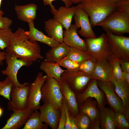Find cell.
Returning a JSON list of instances; mask_svg holds the SVG:
<instances>
[{"instance_id": "ee69618b", "label": "cell", "mask_w": 129, "mask_h": 129, "mask_svg": "<svg viewBox=\"0 0 129 129\" xmlns=\"http://www.w3.org/2000/svg\"><path fill=\"white\" fill-rule=\"evenodd\" d=\"M6 54L5 51H0V65H3V61L5 59Z\"/></svg>"}, {"instance_id": "d4e9b609", "label": "cell", "mask_w": 129, "mask_h": 129, "mask_svg": "<svg viewBox=\"0 0 129 129\" xmlns=\"http://www.w3.org/2000/svg\"><path fill=\"white\" fill-rule=\"evenodd\" d=\"M111 81L115 86V91L121 100L123 107L129 111V86L124 81L113 78Z\"/></svg>"}, {"instance_id": "ba28073f", "label": "cell", "mask_w": 129, "mask_h": 129, "mask_svg": "<svg viewBox=\"0 0 129 129\" xmlns=\"http://www.w3.org/2000/svg\"><path fill=\"white\" fill-rule=\"evenodd\" d=\"M61 78L66 81L76 95L83 92L93 79L91 75L79 70L73 72L67 70L62 73Z\"/></svg>"}, {"instance_id": "9a60e30c", "label": "cell", "mask_w": 129, "mask_h": 129, "mask_svg": "<svg viewBox=\"0 0 129 129\" xmlns=\"http://www.w3.org/2000/svg\"><path fill=\"white\" fill-rule=\"evenodd\" d=\"M78 29L74 24H71L68 29L63 31V42L70 47L85 52L87 49L86 41L79 36Z\"/></svg>"}, {"instance_id": "83f0119b", "label": "cell", "mask_w": 129, "mask_h": 129, "mask_svg": "<svg viewBox=\"0 0 129 129\" xmlns=\"http://www.w3.org/2000/svg\"><path fill=\"white\" fill-rule=\"evenodd\" d=\"M40 114L38 110L33 111L27 120L22 129H48V126L41 121Z\"/></svg>"}, {"instance_id": "d6a6232c", "label": "cell", "mask_w": 129, "mask_h": 129, "mask_svg": "<svg viewBox=\"0 0 129 129\" xmlns=\"http://www.w3.org/2000/svg\"><path fill=\"white\" fill-rule=\"evenodd\" d=\"M60 66H62L71 72H76L79 71L80 64L65 57L56 62Z\"/></svg>"}, {"instance_id": "7402d4cb", "label": "cell", "mask_w": 129, "mask_h": 129, "mask_svg": "<svg viewBox=\"0 0 129 129\" xmlns=\"http://www.w3.org/2000/svg\"><path fill=\"white\" fill-rule=\"evenodd\" d=\"M44 28L47 36L59 43L63 42V31L62 25L54 18L44 22Z\"/></svg>"}, {"instance_id": "cb8c5ba5", "label": "cell", "mask_w": 129, "mask_h": 129, "mask_svg": "<svg viewBox=\"0 0 129 129\" xmlns=\"http://www.w3.org/2000/svg\"><path fill=\"white\" fill-rule=\"evenodd\" d=\"M79 112L87 115L91 120V122L100 118V110L96 100L89 97L86 99L82 104L79 106Z\"/></svg>"}, {"instance_id": "f907efd6", "label": "cell", "mask_w": 129, "mask_h": 129, "mask_svg": "<svg viewBox=\"0 0 129 129\" xmlns=\"http://www.w3.org/2000/svg\"><path fill=\"white\" fill-rule=\"evenodd\" d=\"M121 0V1H122V0Z\"/></svg>"}, {"instance_id": "9c48e42d", "label": "cell", "mask_w": 129, "mask_h": 129, "mask_svg": "<svg viewBox=\"0 0 129 129\" xmlns=\"http://www.w3.org/2000/svg\"><path fill=\"white\" fill-rule=\"evenodd\" d=\"M99 88L104 93L106 102L114 112H119L124 114L126 110L123 106L121 99L116 93L115 86L111 81H103L97 80Z\"/></svg>"}, {"instance_id": "c3c4849f", "label": "cell", "mask_w": 129, "mask_h": 129, "mask_svg": "<svg viewBox=\"0 0 129 129\" xmlns=\"http://www.w3.org/2000/svg\"><path fill=\"white\" fill-rule=\"evenodd\" d=\"M3 112V109L0 107V118L2 115Z\"/></svg>"}, {"instance_id": "f35d334b", "label": "cell", "mask_w": 129, "mask_h": 129, "mask_svg": "<svg viewBox=\"0 0 129 129\" xmlns=\"http://www.w3.org/2000/svg\"><path fill=\"white\" fill-rule=\"evenodd\" d=\"M60 110V116L57 129H64L66 117L65 109L63 102Z\"/></svg>"}, {"instance_id": "7a4b0ae2", "label": "cell", "mask_w": 129, "mask_h": 129, "mask_svg": "<svg viewBox=\"0 0 129 129\" xmlns=\"http://www.w3.org/2000/svg\"><path fill=\"white\" fill-rule=\"evenodd\" d=\"M76 6L88 15L93 27L116 10V3L112 0H80Z\"/></svg>"}, {"instance_id": "52a82bcc", "label": "cell", "mask_w": 129, "mask_h": 129, "mask_svg": "<svg viewBox=\"0 0 129 129\" xmlns=\"http://www.w3.org/2000/svg\"><path fill=\"white\" fill-rule=\"evenodd\" d=\"M5 60L7 66L5 70L1 71L2 74L6 75L13 82L14 85L17 87H20L26 84L28 82L22 84L19 83L17 78V73L22 67L30 66L33 62L17 58L13 55L7 53Z\"/></svg>"}, {"instance_id": "d6986e66", "label": "cell", "mask_w": 129, "mask_h": 129, "mask_svg": "<svg viewBox=\"0 0 129 129\" xmlns=\"http://www.w3.org/2000/svg\"><path fill=\"white\" fill-rule=\"evenodd\" d=\"M95 68L91 75L93 79L103 81H111L113 78L112 63L96 61Z\"/></svg>"}, {"instance_id": "7dc6e473", "label": "cell", "mask_w": 129, "mask_h": 129, "mask_svg": "<svg viewBox=\"0 0 129 129\" xmlns=\"http://www.w3.org/2000/svg\"><path fill=\"white\" fill-rule=\"evenodd\" d=\"M3 0H0V16H3L4 14V11L0 9V7L2 1Z\"/></svg>"}, {"instance_id": "7bdbcfd3", "label": "cell", "mask_w": 129, "mask_h": 129, "mask_svg": "<svg viewBox=\"0 0 129 129\" xmlns=\"http://www.w3.org/2000/svg\"><path fill=\"white\" fill-rule=\"evenodd\" d=\"M70 129H78L74 118V116L70 113Z\"/></svg>"}, {"instance_id": "e0dca14e", "label": "cell", "mask_w": 129, "mask_h": 129, "mask_svg": "<svg viewBox=\"0 0 129 129\" xmlns=\"http://www.w3.org/2000/svg\"><path fill=\"white\" fill-rule=\"evenodd\" d=\"M61 90L67 104L70 113L75 116L79 113L76 94L62 78L58 81Z\"/></svg>"}, {"instance_id": "d590c367", "label": "cell", "mask_w": 129, "mask_h": 129, "mask_svg": "<svg viewBox=\"0 0 129 129\" xmlns=\"http://www.w3.org/2000/svg\"><path fill=\"white\" fill-rule=\"evenodd\" d=\"M112 64L113 78L118 81L124 80L123 71L119 61L115 59L113 61Z\"/></svg>"}, {"instance_id": "30bf717a", "label": "cell", "mask_w": 129, "mask_h": 129, "mask_svg": "<svg viewBox=\"0 0 129 129\" xmlns=\"http://www.w3.org/2000/svg\"><path fill=\"white\" fill-rule=\"evenodd\" d=\"M30 84L18 87L14 84L10 94L11 100L8 103L7 109L14 110H24L27 108V101Z\"/></svg>"}, {"instance_id": "1f68e13d", "label": "cell", "mask_w": 129, "mask_h": 129, "mask_svg": "<svg viewBox=\"0 0 129 129\" xmlns=\"http://www.w3.org/2000/svg\"><path fill=\"white\" fill-rule=\"evenodd\" d=\"M96 63V61L92 58L85 60L80 64L79 70L91 75L94 71Z\"/></svg>"}, {"instance_id": "74e56055", "label": "cell", "mask_w": 129, "mask_h": 129, "mask_svg": "<svg viewBox=\"0 0 129 129\" xmlns=\"http://www.w3.org/2000/svg\"><path fill=\"white\" fill-rule=\"evenodd\" d=\"M43 2V5L45 6L47 5H49L50 7V11L53 15L57 11L54 6L52 5V2L55 0H42ZM64 4L65 6L69 8L71 7L72 4L69 0H61Z\"/></svg>"}, {"instance_id": "60d3db41", "label": "cell", "mask_w": 129, "mask_h": 129, "mask_svg": "<svg viewBox=\"0 0 129 129\" xmlns=\"http://www.w3.org/2000/svg\"><path fill=\"white\" fill-rule=\"evenodd\" d=\"M63 103L64 107L66 113V120L64 129H70V112L64 96L63 100Z\"/></svg>"}, {"instance_id": "f546056e", "label": "cell", "mask_w": 129, "mask_h": 129, "mask_svg": "<svg viewBox=\"0 0 129 129\" xmlns=\"http://www.w3.org/2000/svg\"><path fill=\"white\" fill-rule=\"evenodd\" d=\"M13 85V82L7 76L4 81H0V96L10 101L11 100L10 93Z\"/></svg>"}, {"instance_id": "603a6c76", "label": "cell", "mask_w": 129, "mask_h": 129, "mask_svg": "<svg viewBox=\"0 0 129 129\" xmlns=\"http://www.w3.org/2000/svg\"><path fill=\"white\" fill-rule=\"evenodd\" d=\"M70 47L63 42L49 50L45 54L44 61L56 62L66 57L69 54Z\"/></svg>"}, {"instance_id": "ffe728a7", "label": "cell", "mask_w": 129, "mask_h": 129, "mask_svg": "<svg viewBox=\"0 0 129 129\" xmlns=\"http://www.w3.org/2000/svg\"><path fill=\"white\" fill-rule=\"evenodd\" d=\"M77 8L76 6L69 8L60 6L53 14V18L58 22L65 30H68L71 25L74 15Z\"/></svg>"}, {"instance_id": "836d02e7", "label": "cell", "mask_w": 129, "mask_h": 129, "mask_svg": "<svg viewBox=\"0 0 129 129\" xmlns=\"http://www.w3.org/2000/svg\"><path fill=\"white\" fill-rule=\"evenodd\" d=\"M13 32L10 28L0 29V49L4 50L7 47Z\"/></svg>"}, {"instance_id": "e575fe53", "label": "cell", "mask_w": 129, "mask_h": 129, "mask_svg": "<svg viewBox=\"0 0 129 129\" xmlns=\"http://www.w3.org/2000/svg\"><path fill=\"white\" fill-rule=\"evenodd\" d=\"M114 118L117 128L129 129V122L127 120L124 113L119 112H114Z\"/></svg>"}, {"instance_id": "8992f818", "label": "cell", "mask_w": 129, "mask_h": 129, "mask_svg": "<svg viewBox=\"0 0 129 129\" xmlns=\"http://www.w3.org/2000/svg\"><path fill=\"white\" fill-rule=\"evenodd\" d=\"M108 42L114 58L119 62L129 61V37L118 35L113 34L104 28Z\"/></svg>"}, {"instance_id": "5bb4252c", "label": "cell", "mask_w": 129, "mask_h": 129, "mask_svg": "<svg viewBox=\"0 0 129 129\" xmlns=\"http://www.w3.org/2000/svg\"><path fill=\"white\" fill-rule=\"evenodd\" d=\"M39 110L41 121L52 129H57L60 116V110L55 109L46 103L40 106Z\"/></svg>"}, {"instance_id": "44dd1931", "label": "cell", "mask_w": 129, "mask_h": 129, "mask_svg": "<svg viewBox=\"0 0 129 129\" xmlns=\"http://www.w3.org/2000/svg\"><path fill=\"white\" fill-rule=\"evenodd\" d=\"M37 7L36 4L32 3L24 5H17L14 9L18 19L28 23L36 18Z\"/></svg>"}, {"instance_id": "b9f144b4", "label": "cell", "mask_w": 129, "mask_h": 129, "mask_svg": "<svg viewBox=\"0 0 129 129\" xmlns=\"http://www.w3.org/2000/svg\"><path fill=\"white\" fill-rule=\"evenodd\" d=\"M119 63L123 71L129 73V61H122Z\"/></svg>"}, {"instance_id": "f1b7e54d", "label": "cell", "mask_w": 129, "mask_h": 129, "mask_svg": "<svg viewBox=\"0 0 129 129\" xmlns=\"http://www.w3.org/2000/svg\"><path fill=\"white\" fill-rule=\"evenodd\" d=\"M65 58L80 64L85 60L92 58L85 52L70 47L69 54Z\"/></svg>"}, {"instance_id": "ab89813d", "label": "cell", "mask_w": 129, "mask_h": 129, "mask_svg": "<svg viewBox=\"0 0 129 129\" xmlns=\"http://www.w3.org/2000/svg\"><path fill=\"white\" fill-rule=\"evenodd\" d=\"M0 16V29L10 27L13 23L12 20L6 17Z\"/></svg>"}, {"instance_id": "ac0fdd59", "label": "cell", "mask_w": 129, "mask_h": 129, "mask_svg": "<svg viewBox=\"0 0 129 129\" xmlns=\"http://www.w3.org/2000/svg\"><path fill=\"white\" fill-rule=\"evenodd\" d=\"M29 30L25 31L26 34L31 40L45 44L51 48L54 47L59 43L50 38L38 30L35 26L34 21L28 23Z\"/></svg>"}, {"instance_id": "484cf974", "label": "cell", "mask_w": 129, "mask_h": 129, "mask_svg": "<svg viewBox=\"0 0 129 129\" xmlns=\"http://www.w3.org/2000/svg\"><path fill=\"white\" fill-rule=\"evenodd\" d=\"M99 110L100 129H116V128L114 120V112L110 108L105 106Z\"/></svg>"}, {"instance_id": "4dcf8cb0", "label": "cell", "mask_w": 129, "mask_h": 129, "mask_svg": "<svg viewBox=\"0 0 129 129\" xmlns=\"http://www.w3.org/2000/svg\"><path fill=\"white\" fill-rule=\"evenodd\" d=\"M74 118L78 129H89L91 120L86 114L79 112L74 116Z\"/></svg>"}, {"instance_id": "bcb514c9", "label": "cell", "mask_w": 129, "mask_h": 129, "mask_svg": "<svg viewBox=\"0 0 129 129\" xmlns=\"http://www.w3.org/2000/svg\"><path fill=\"white\" fill-rule=\"evenodd\" d=\"M72 4H78L80 1V0H69Z\"/></svg>"}, {"instance_id": "f6af8a7d", "label": "cell", "mask_w": 129, "mask_h": 129, "mask_svg": "<svg viewBox=\"0 0 129 129\" xmlns=\"http://www.w3.org/2000/svg\"><path fill=\"white\" fill-rule=\"evenodd\" d=\"M124 81L129 86V73L123 71Z\"/></svg>"}, {"instance_id": "7c38bea8", "label": "cell", "mask_w": 129, "mask_h": 129, "mask_svg": "<svg viewBox=\"0 0 129 129\" xmlns=\"http://www.w3.org/2000/svg\"><path fill=\"white\" fill-rule=\"evenodd\" d=\"M79 106L82 104L88 98H94L97 102L99 110L105 106L106 102L104 94L98 86L97 80L92 79L87 87L81 93L76 95Z\"/></svg>"}, {"instance_id": "681fc988", "label": "cell", "mask_w": 129, "mask_h": 129, "mask_svg": "<svg viewBox=\"0 0 129 129\" xmlns=\"http://www.w3.org/2000/svg\"><path fill=\"white\" fill-rule=\"evenodd\" d=\"M113 2L115 3H116L117 2L121 1V0H112Z\"/></svg>"}, {"instance_id": "8d00e7d4", "label": "cell", "mask_w": 129, "mask_h": 129, "mask_svg": "<svg viewBox=\"0 0 129 129\" xmlns=\"http://www.w3.org/2000/svg\"><path fill=\"white\" fill-rule=\"evenodd\" d=\"M115 3L117 11L122 12L129 13V0L120 1Z\"/></svg>"}, {"instance_id": "3957f363", "label": "cell", "mask_w": 129, "mask_h": 129, "mask_svg": "<svg viewBox=\"0 0 129 129\" xmlns=\"http://www.w3.org/2000/svg\"><path fill=\"white\" fill-rule=\"evenodd\" d=\"M85 40L87 46L85 52L96 61L112 63L116 59L112 54L106 33H103L97 38Z\"/></svg>"}, {"instance_id": "5b68a950", "label": "cell", "mask_w": 129, "mask_h": 129, "mask_svg": "<svg viewBox=\"0 0 129 129\" xmlns=\"http://www.w3.org/2000/svg\"><path fill=\"white\" fill-rule=\"evenodd\" d=\"M96 26L105 28L113 34L122 35L129 33V13L122 12L116 10Z\"/></svg>"}, {"instance_id": "277c9868", "label": "cell", "mask_w": 129, "mask_h": 129, "mask_svg": "<svg viewBox=\"0 0 129 129\" xmlns=\"http://www.w3.org/2000/svg\"><path fill=\"white\" fill-rule=\"evenodd\" d=\"M43 102L50 104L56 109H61L63 95L59 81L54 78L47 77L41 87Z\"/></svg>"}, {"instance_id": "6da1fadb", "label": "cell", "mask_w": 129, "mask_h": 129, "mask_svg": "<svg viewBox=\"0 0 129 129\" xmlns=\"http://www.w3.org/2000/svg\"><path fill=\"white\" fill-rule=\"evenodd\" d=\"M23 28L19 27L13 32L9 44L5 49L6 53L32 62L38 59H43L41 48L37 42L30 40L26 34Z\"/></svg>"}, {"instance_id": "2e32d148", "label": "cell", "mask_w": 129, "mask_h": 129, "mask_svg": "<svg viewBox=\"0 0 129 129\" xmlns=\"http://www.w3.org/2000/svg\"><path fill=\"white\" fill-rule=\"evenodd\" d=\"M6 124L2 129H18L24 125L34 111L29 108L22 110L13 111Z\"/></svg>"}, {"instance_id": "4316f807", "label": "cell", "mask_w": 129, "mask_h": 129, "mask_svg": "<svg viewBox=\"0 0 129 129\" xmlns=\"http://www.w3.org/2000/svg\"><path fill=\"white\" fill-rule=\"evenodd\" d=\"M39 68L45 72L48 76L53 77L58 81L61 79L62 73L67 70L62 69L56 62L45 61L41 63Z\"/></svg>"}, {"instance_id": "4fadbf2b", "label": "cell", "mask_w": 129, "mask_h": 129, "mask_svg": "<svg viewBox=\"0 0 129 129\" xmlns=\"http://www.w3.org/2000/svg\"><path fill=\"white\" fill-rule=\"evenodd\" d=\"M77 7L73 18L75 21L74 24L78 28H80L78 33L86 38H96L88 16L81 7Z\"/></svg>"}, {"instance_id": "8fae6325", "label": "cell", "mask_w": 129, "mask_h": 129, "mask_svg": "<svg viewBox=\"0 0 129 129\" xmlns=\"http://www.w3.org/2000/svg\"><path fill=\"white\" fill-rule=\"evenodd\" d=\"M47 76L42 72H38L34 81L29 85L27 108L35 111L39 109L41 99V86Z\"/></svg>"}]
</instances>
